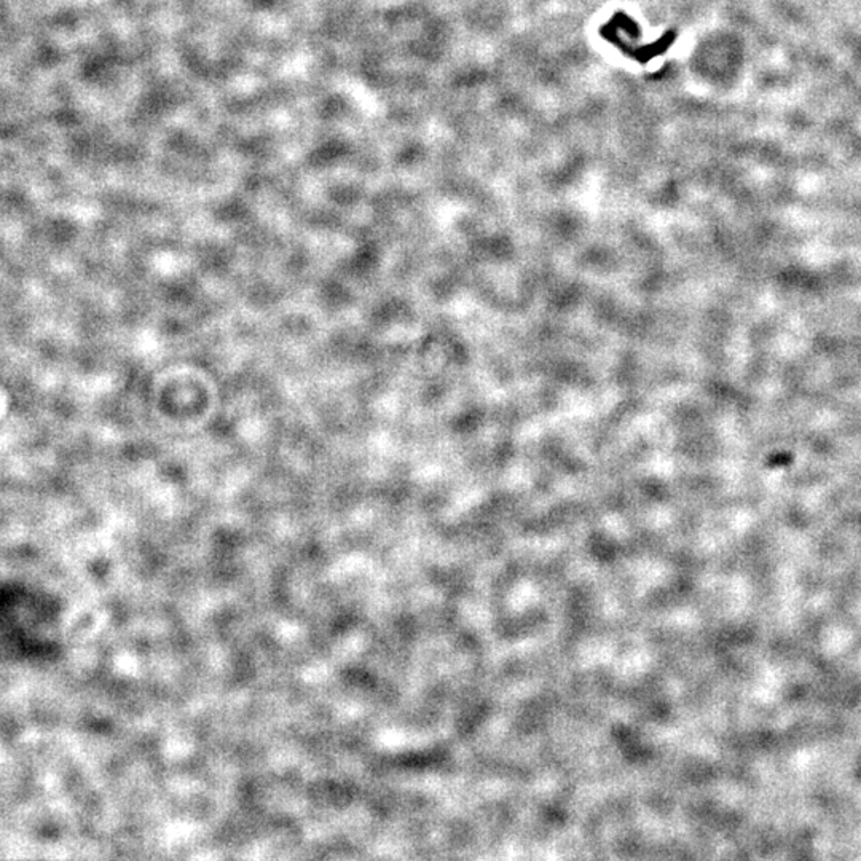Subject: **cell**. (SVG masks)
Wrapping results in <instances>:
<instances>
[]
</instances>
